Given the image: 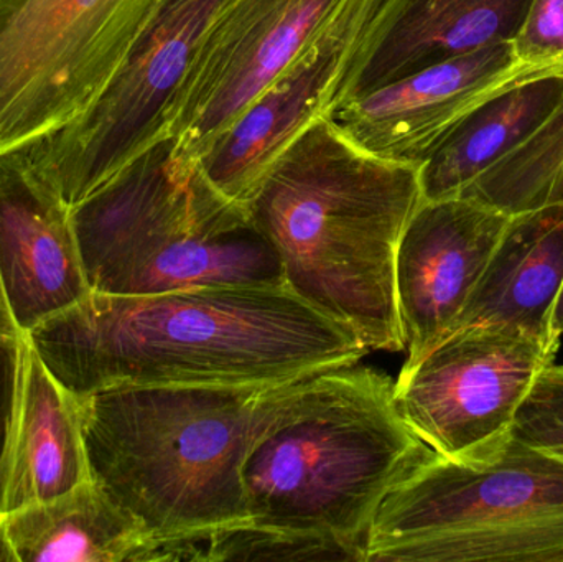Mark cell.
<instances>
[{"label": "cell", "mask_w": 563, "mask_h": 562, "mask_svg": "<svg viewBox=\"0 0 563 562\" xmlns=\"http://www.w3.org/2000/svg\"><path fill=\"white\" fill-rule=\"evenodd\" d=\"M26 335L78 398L124 385H287L356 365L369 352L285 286L91 290Z\"/></svg>", "instance_id": "cell-1"}, {"label": "cell", "mask_w": 563, "mask_h": 562, "mask_svg": "<svg viewBox=\"0 0 563 562\" xmlns=\"http://www.w3.org/2000/svg\"><path fill=\"white\" fill-rule=\"evenodd\" d=\"M422 201L420 165L377 157L321 118L282 152L244 208L290 293L367 350L402 352L396 254Z\"/></svg>", "instance_id": "cell-2"}, {"label": "cell", "mask_w": 563, "mask_h": 562, "mask_svg": "<svg viewBox=\"0 0 563 562\" xmlns=\"http://www.w3.org/2000/svg\"><path fill=\"white\" fill-rule=\"evenodd\" d=\"M437 452L404 421L394 382L341 366L271 399L243 465L247 524L361 551L389 492Z\"/></svg>", "instance_id": "cell-3"}, {"label": "cell", "mask_w": 563, "mask_h": 562, "mask_svg": "<svg viewBox=\"0 0 563 562\" xmlns=\"http://www.w3.org/2000/svg\"><path fill=\"white\" fill-rule=\"evenodd\" d=\"M280 386L124 385L79 398L91 478L151 541L247 524L243 465Z\"/></svg>", "instance_id": "cell-4"}, {"label": "cell", "mask_w": 563, "mask_h": 562, "mask_svg": "<svg viewBox=\"0 0 563 562\" xmlns=\"http://www.w3.org/2000/svg\"><path fill=\"white\" fill-rule=\"evenodd\" d=\"M71 221L92 293L284 286L279 256L246 208L177 157L170 135L75 205Z\"/></svg>", "instance_id": "cell-5"}, {"label": "cell", "mask_w": 563, "mask_h": 562, "mask_svg": "<svg viewBox=\"0 0 563 562\" xmlns=\"http://www.w3.org/2000/svg\"><path fill=\"white\" fill-rule=\"evenodd\" d=\"M373 561L563 562V462L516 439L486 464L433 455L384 498Z\"/></svg>", "instance_id": "cell-6"}, {"label": "cell", "mask_w": 563, "mask_h": 562, "mask_svg": "<svg viewBox=\"0 0 563 562\" xmlns=\"http://www.w3.org/2000/svg\"><path fill=\"white\" fill-rule=\"evenodd\" d=\"M161 0H0V155L88 109Z\"/></svg>", "instance_id": "cell-7"}, {"label": "cell", "mask_w": 563, "mask_h": 562, "mask_svg": "<svg viewBox=\"0 0 563 562\" xmlns=\"http://www.w3.org/2000/svg\"><path fill=\"white\" fill-rule=\"evenodd\" d=\"M233 0H161L131 52L82 114L26 147L69 208L168 137L178 95Z\"/></svg>", "instance_id": "cell-8"}, {"label": "cell", "mask_w": 563, "mask_h": 562, "mask_svg": "<svg viewBox=\"0 0 563 562\" xmlns=\"http://www.w3.org/2000/svg\"><path fill=\"white\" fill-rule=\"evenodd\" d=\"M561 343L515 329H463L412 362L394 383L404 421L459 464H486L512 439L516 415Z\"/></svg>", "instance_id": "cell-9"}, {"label": "cell", "mask_w": 563, "mask_h": 562, "mask_svg": "<svg viewBox=\"0 0 563 562\" xmlns=\"http://www.w3.org/2000/svg\"><path fill=\"white\" fill-rule=\"evenodd\" d=\"M344 0H233L214 23L175 106L168 135L197 164L211 142L288 68Z\"/></svg>", "instance_id": "cell-10"}, {"label": "cell", "mask_w": 563, "mask_h": 562, "mask_svg": "<svg viewBox=\"0 0 563 562\" xmlns=\"http://www.w3.org/2000/svg\"><path fill=\"white\" fill-rule=\"evenodd\" d=\"M394 5L344 0L314 42L211 142L197 164L221 195L244 207L282 152L327 118L347 65Z\"/></svg>", "instance_id": "cell-11"}, {"label": "cell", "mask_w": 563, "mask_h": 562, "mask_svg": "<svg viewBox=\"0 0 563 562\" xmlns=\"http://www.w3.org/2000/svg\"><path fill=\"white\" fill-rule=\"evenodd\" d=\"M551 71L563 69L528 65L515 43H496L374 89L328 118L371 154L422 167L446 134L489 96Z\"/></svg>", "instance_id": "cell-12"}, {"label": "cell", "mask_w": 563, "mask_h": 562, "mask_svg": "<svg viewBox=\"0 0 563 562\" xmlns=\"http://www.w3.org/2000/svg\"><path fill=\"white\" fill-rule=\"evenodd\" d=\"M511 217L466 197L423 200L400 236L396 297L406 362L443 339L465 309Z\"/></svg>", "instance_id": "cell-13"}, {"label": "cell", "mask_w": 563, "mask_h": 562, "mask_svg": "<svg viewBox=\"0 0 563 562\" xmlns=\"http://www.w3.org/2000/svg\"><path fill=\"white\" fill-rule=\"evenodd\" d=\"M0 280L23 333L91 293L71 208L26 148L0 155Z\"/></svg>", "instance_id": "cell-14"}, {"label": "cell", "mask_w": 563, "mask_h": 562, "mask_svg": "<svg viewBox=\"0 0 563 562\" xmlns=\"http://www.w3.org/2000/svg\"><path fill=\"white\" fill-rule=\"evenodd\" d=\"M91 481L81 399L23 335L0 444V518Z\"/></svg>", "instance_id": "cell-15"}, {"label": "cell", "mask_w": 563, "mask_h": 562, "mask_svg": "<svg viewBox=\"0 0 563 562\" xmlns=\"http://www.w3.org/2000/svg\"><path fill=\"white\" fill-rule=\"evenodd\" d=\"M531 5L532 0H397L389 19L351 59L328 115L429 66L515 42Z\"/></svg>", "instance_id": "cell-16"}, {"label": "cell", "mask_w": 563, "mask_h": 562, "mask_svg": "<svg viewBox=\"0 0 563 562\" xmlns=\"http://www.w3.org/2000/svg\"><path fill=\"white\" fill-rule=\"evenodd\" d=\"M562 284L563 203L512 214L446 335L463 329H515L561 343L552 335L551 322Z\"/></svg>", "instance_id": "cell-17"}, {"label": "cell", "mask_w": 563, "mask_h": 562, "mask_svg": "<svg viewBox=\"0 0 563 562\" xmlns=\"http://www.w3.org/2000/svg\"><path fill=\"white\" fill-rule=\"evenodd\" d=\"M562 101L559 71L528 76L489 96L423 162V200L460 197L479 175L525 144Z\"/></svg>", "instance_id": "cell-18"}, {"label": "cell", "mask_w": 563, "mask_h": 562, "mask_svg": "<svg viewBox=\"0 0 563 562\" xmlns=\"http://www.w3.org/2000/svg\"><path fill=\"white\" fill-rule=\"evenodd\" d=\"M2 524L16 562H145L152 543L92 478Z\"/></svg>", "instance_id": "cell-19"}, {"label": "cell", "mask_w": 563, "mask_h": 562, "mask_svg": "<svg viewBox=\"0 0 563 562\" xmlns=\"http://www.w3.org/2000/svg\"><path fill=\"white\" fill-rule=\"evenodd\" d=\"M563 168V101L548 121L511 154L496 162L463 190L503 213L548 207L552 185Z\"/></svg>", "instance_id": "cell-20"}, {"label": "cell", "mask_w": 563, "mask_h": 562, "mask_svg": "<svg viewBox=\"0 0 563 562\" xmlns=\"http://www.w3.org/2000/svg\"><path fill=\"white\" fill-rule=\"evenodd\" d=\"M205 561H364L343 541L287 533L253 524L220 528L203 537Z\"/></svg>", "instance_id": "cell-21"}, {"label": "cell", "mask_w": 563, "mask_h": 562, "mask_svg": "<svg viewBox=\"0 0 563 562\" xmlns=\"http://www.w3.org/2000/svg\"><path fill=\"white\" fill-rule=\"evenodd\" d=\"M512 439L563 462V365H549L522 403Z\"/></svg>", "instance_id": "cell-22"}, {"label": "cell", "mask_w": 563, "mask_h": 562, "mask_svg": "<svg viewBox=\"0 0 563 562\" xmlns=\"http://www.w3.org/2000/svg\"><path fill=\"white\" fill-rule=\"evenodd\" d=\"M512 43L521 62L563 69V0H532L528 19Z\"/></svg>", "instance_id": "cell-23"}, {"label": "cell", "mask_w": 563, "mask_h": 562, "mask_svg": "<svg viewBox=\"0 0 563 562\" xmlns=\"http://www.w3.org/2000/svg\"><path fill=\"white\" fill-rule=\"evenodd\" d=\"M25 333L16 326L0 280V444L12 403L20 343Z\"/></svg>", "instance_id": "cell-24"}, {"label": "cell", "mask_w": 563, "mask_h": 562, "mask_svg": "<svg viewBox=\"0 0 563 562\" xmlns=\"http://www.w3.org/2000/svg\"><path fill=\"white\" fill-rule=\"evenodd\" d=\"M552 335L555 339L561 340L563 335V284L561 287V293H559L558 300H555L554 312H552V322H551Z\"/></svg>", "instance_id": "cell-25"}, {"label": "cell", "mask_w": 563, "mask_h": 562, "mask_svg": "<svg viewBox=\"0 0 563 562\" xmlns=\"http://www.w3.org/2000/svg\"><path fill=\"white\" fill-rule=\"evenodd\" d=\"M0 562H16L15 553L7 540L5 530H3L2 518H0Z\"/></svg>", "instance_id": "cell-26"}, {"label": "cell", "mask_w": 563, "mask_h": 562, "mask_svg": "<svg viewBox=\"0 0 563 562\" xmlns=\"http://www.w3.org/2000/svg\"><path fill=\"white\" fill-rule=\"evenodd\" d=\"M563 203V168L559 177L552 185L551 195H549L548 205Z\"/></svg>", "instance_id": "cell-27"}]
</instances>
